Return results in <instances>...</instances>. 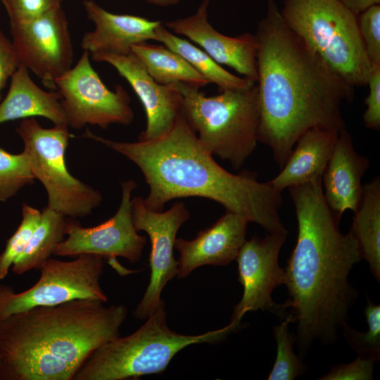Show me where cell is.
Returning <instances> with one entry per match:
<instances>
[{"mask_svg": "<svg viewBox=\"0 0 380 380\" xmlns=\"http://www.w3.org/2000/svg\"><path fill=\"white\" fill-rule=\"evenodd\" d=\"M147 4L159 7H169L178 4L181 0H145Z\"/></svg>", "mask_w": 380, "mask_h": 380, "instance_id": "obj_36", "label": "cell"}, {"mask_svg": "<svg viewBox=\"0 0 380 380\" xmlns=\"http://www.w3.org/2000/svg\"><path fill=\"white\" fill-rule=\"evenodd\" d=\"M292 323L288 315L285 319L273 329L277 343V355L268 380H293L303 375L307 367L293 351L296 336L290 332Z\"/></svg>", "mask_w": 380, "mask_h": 380, "instance_id": "obj_26", "label": "cell"}, {"mask_svg": "<svg viewBox=\"0 0 380 380\" xmlns=\"http://www.w3.org/2000/svg\"><path fill=\"white\" fill-rule=\"evenodd\" d=\"M372 358L357 355L355 360L348 364L334 366L321 380H371L373 379L374 365Z\"/></svg>", "mask_w": 380, "mask_h": 380, "instance_id": "obj_32", "label": "cell"}, {"mask_svg": "<svg viewBox=\"0 0 380 380\" xmlns=\"http://www.w3.org/2000/svg\"><path fill=\"white\" fill-rule=\"evenodd\" d=\"M369 166L368 158L356 151L346 129L339 131L322 179L324 198L338 221L346 210H357L362 196V178Z\"/></svg>", "mask_w": 380, "mask_h": 380, "instance_id": "obj_19", "label": "cell"}, {"mask_svg": "<svg viewBox=\"0 0 380 380\" xmlns=\"http://www.w3.org/2000/svg\"><path fill=\"white\" fill-rule=\"evenodd\" d=\"M210 2L203 0L194 14L163 24L169 30L187 37L200 46L218 64L229 66L257 82L258 42L255 34L243 33L232 37L219 32L208 21Z\"/></svg>", "mask_w": 380, "mask_h": 380, "instance_id": "obj_16", "label": "cell"}, {"mask_svg": "<svg viewBox=\"0 0 380 380\" xmlns=\"http://www.w3.org/2000/svg\"><path fill=\"white\" fill-rule=\"evenodd\" d=\"M42 212L23 203L22 221L14 234L8 239L0 254V280L4 279L15 260L23 253L39 223Z\"/></svg>", "mask_w": 380, "mask_h": 380, "instance_id": "obj_29", "label": "cell"}, {"mask_svg": "<svg viewBox=\"0 0 380 380\" xmlns=\"http://www.w3.org/2000/svg\"><path fill=\"white\" fill-rule=\"evenodd\" d=\"M70 220L47 206L44 208L39 223L27 247L11 266L12 272L21 275L31 270H39L65 239Z\"/></svg>", "mask_w": 380, "mask_h": 380, "instance_id": "obj_25", "label": "cell"}, {"mask_svg": "<svg viewBox=\"0 0 380 380\" xmlns=\"http://www.w3.org/2000/svg\"><path fill=\"white\" fill-rule=\"evenodd\" d=\"M103 258L81 254L72 260L49 258L39 268L38 281L28 289L16 293L0 284V320L36 307L53 306L77 299L108 301L100 279Z\"/></svg>", "mask_w": 380, "mask_h": 380, "instance_id": "obj_9", "label": "cell"}, {"mask_svg": "<svg viewBox=\"0 0 380 380\" xmlns=\"http://www.w3.org/2000/svg\"><path fill=\"white\" fill-rule=\"evenodd\" d=\"M182 94L180 113L213 156L240 169L258 141L260 109L257 83L207 96L199 88L172 84Z\"/></svg>", "mask_w": 380, "mask_h": 380, "instance_id": "obj_6", "label": "cell"}, {"mask_svg": "<svg viewBox=\"0 0 380 380\" xmlns=\"http://www.w3.org/2000/svg\"><path fill=\"white\" fill-rule=\"evenodd\" d=\"M156 41L184 58L210 83L217 85L219 92L245 89L255 83L247 77H240L224 69L205 51L182 37L175 35L162 23L156 29Z\"/></svg>", "mask_w": 380, "mask_h": 380, "instance_id": "obj_24", "label": "cell"}, {"mask_svg": "<svg viewBox=\"0 0 380 380\" xmlns=\"http://www.w3.org/2000/svg\"><path fill=\"white\" fill-rule=\"evenodd\" d=\"M96 62H105L115 68L130 84L144 108L146 127L139 136L140 141H148L167 133L180 113L182 96L172 84L157 83L133 53L118 55L106 52L91 53Z\"/></svg>", "mask_w": 380, "mask_h": 380, "instance_id": "obj_15", "label": "cell"}, {"mask_svg": "<svg viewBox=\"0 0 380 380\" xmlns=\"http://www.w3.org/2000/svg\"><path fill=\"white\" fill-rule=\"evenodd\" d=\"M90 53L83 51L76 65L55 83L68 127L80 129L87 125L107 129L110 125H130L134 113L126 89L117 84L110 90L93 68Z\"/></svg>", "mask_w": 380, "mask_h": 380, "instance_id": "obj_10", "label": "cell"}, {"mask_svg": "<svg viewBox=\"0 0 380 380\" xmlns=\"http://www.w3.org/2000/svg\"><path fill=\"white\" fill-rule=\"evenodd\" d=\"M322 179L288 189L298 236L284 269L289 296L279 311L291 309L289 315L296 323L295 343L302 357L315 342L334 343L348 324L358 296L348 277L362 260L351 232H340L324 198Z\"/></svg>", "mask_w": 380, "mask_h": 380, "instance_id": "obj_2", "label": "cell"}, {"mask_svg": "<svg viewBox=\"0 0 380 380\" xmlns=\"http://www.w3.org/2000/svg\"><path fill=\"white\" fill-rule=\"evenodd\" d=\"M11 42L20 64L50 90L72 67L73 46L62 7L37 18L10 23Z\"/></svg>", "mask_w": 380, "mask_h": 380, "instance_id": "obj_11", "label": "cell"}, {"mask_svg": "<svg viewBox=\"0 0 380 380\" xmlns=\"http://www.w3.org/2000/svg\"><path fill=\"white\" fill-rule=\"evenodd\" d=\"M368 329L361 332L346 324L341 330L348 344L358 355L377 361L380 357V306L369 299L365 308Z\"/></svg>", "mask_w": 380, "mask_h": 380, "instance_id": "obj_28", "label": "cell"}, {"mask_svg": "<svg viewBox=\"0 0 380 380\" xmlns=\"http://www.w3.org/2000/svg\"><path fill=\"white\" fill-rule=\"evenodd\" d=\"M248 224L241 216L226 211L194 239H176L175 248L179 253L177 276L185 278L201 266H223L236 260L246 240Z\"/></svg>", "mask_w": 380, "mask_h": 380, "instance_id": "obj_17", "label": "cell"}, {"mask_svg": "<svg viewBox=\"0 0 380 380\" xmlns=\"http://www.w3.org/2000/svg\"><path fill=\"white\" fill-rule=\"evenodd\" d=\"M121 187V202L115 215L92 227H84L80 222L70 220L66 238L57 245L53 255L92 254L109 259L122 257L130 263L139 261L147 239L139 234L132 217L131 196L137 183L129 179L122 182Z\"/></svg>", "mask_w": 380, "mask_h": 380, "instance_id": "obj_13", "label": "cell"}, {"mask_svg": "<svg viewBox=\"0 0 380 380\" xmlns=\"http://www.w3.org/2000/svg\"><path fill=\"white\" fill-rule=\"evenodd\" d=\"M83 6L95 27L83 35L80 45L83 51L91 54L106 52L127 55L132 53V46L156 41V29L162 23L138 15L113 13L94 0L83 1Z\"/></svg>", "mask_w": 380, "mask_h": 380, "instance_id": "obj_18", "label": "cell"}, {"mask_svg": "<svg viewBox=\"0 0 380 380\" xmlns=\"http://www.w3.org/2000/svg\"><path fill=\"white\" fill-rule=\"evenodd\" d=\"M267 1L266 14L255 34L258 139L271 149L281 168L308 129L346 128L341 106L353 100L355 87L286 25L274 0Z\"/></svg>", "mask_w": 380, "mask_h": 380, "instance_id": "obj_1", "label": "cell"}, {"mask_svg": "<svg viewBox=\"0 0 380 380\" xmlns=\"http://www.w3.org/2000/svg\"><path fill=\"white\" fill-rule=\"evenodd\" d=\"M358 27L366 53L372 64L380 65V5L358 15Z\"/></svg>", "mask_w": 380, "mask_h": 380, "instance_id": "obj_30", "label": "cell"}, {"mask_svg": "<svg viewBox=\"0 0 380 380\" xmlns=\"http://www.w3.org/2000/svg\"><path fill=\"white\" fill-rule=\"evenodd\" d=\"M77 299L0 320V380H73L103 344L120 336L123 305Z\"/></svg>", "mask_w": 380, "mask_h": 380, "instance_id": "obj_4", "label": "cell"}, {"mask_svg": "<svg viewBox=\"0 0 380 380\" xmlns=\"http://www.w3.org/2000/svg\"><path fill=\"white\" fill-rule=\"evenodd\" d=\"M287 234L288 232H268L262 239L253 236L245 241L236 259L243 296L234 307L231 321L240 324L251 311H278L279 305L273 301L272 293L285 282L279 255Z\"/></svg>", "mask_w": 380, "mask_h": 380, "instance_id": "obj_14", "label": "cell"}, {"mask_svg": "<svg viewBox=\"0 0 380 380\" xmlns=\"http://www.w3.org/2000/svg\"><path fill=\"white\" fill-rule=\"evenodd\" d=\"M32 174L47 194V207L67 217L91 215L102 202L101 192L68 171L65 152L72 137L66 125L43 127L35 118L21 120L16 128Z\"/></svg>", "mask_w": 380, "mask_h": 380, "instance_id": "obj_8", "label": "cell"}, {"mask_svg": "<svg viewBox=\"0 0 380 380\" xmlns=\"http://www.w3.org/2000/svg\"><path fill=\"white\" fill-rule=\"evenodd\" d=\"M286 25L345 82L367 84L373 64L362 42L358 15L339 0H284Z\"/></svg>", "mask_w": 380, "mask_h": 380, "instance_id": "obj_7", "label": "cell"}, {"mask_svg": "<svg viewBox=\"0 0 380 380\" xmlns=\"http://www.w3.org/2000/svg\"><path fill=\"white\" fill-rule=\"evenodd\" d=\"M35 177L23 152L11 153L0 148V202H6Z\"/></svg>", "mask_w": 380, "mask_h": 380, "instance_id": "obj_27", "label": "cell"}, {"mask_svg": "<svg viewBox=\"0 0 380 380\" xmlns=\"http://www.w3.org/2000/svg\"><path fill=\"white\" fill-rule=\"evenodd\" d=\"M338 131L313 127L298 139L281 172L269 183L279 192L322 177Z\"/></svg>", "mask_w": 380, "mask_h": 380, "instance_id": "obj_20", "label": "cell"}, {"mask_svg": "<svg viewBox=\"0 0 380 380\" xmlns=\"http://www.w3.org/2000/svg\"><path fill=\"white\" fill-rule=\"evenodd\" d=\"M350 232L362 259L373 277L380 281V178L374 177L362 187L360 203L354 213Z\"/></svg>", "mask_w": 380, "mask_h": 380, "instance_id": "obj_22", "label": "cell"}, {"mask_svg": "<svg viewBox=\"0 0 380 380\" xmlns=\"http://www.w3.org/2000/svg\"><path fill=\"white\" fill-rule=\"evenodd\" d=\"M20 65L11 40L0 30V102L3 89Z\"/></svg>", "mask_w": 380, "mask_h": 380, "instance_id": "obj_34", "label": "cell"}, {"mask_svg": "<svg viewBox=\"0 0 380 380\" xmlns=\"http://www.w3.org/2000/svg\"><path fill=\"white\" fill-rule=\"evenodd\" d=\"M152 78L162 85L182 82L201 88L209 81L184 58L164 45L144 42L132 47Z\"/></svg>", "mask_w": 380, "mask_h": 380, "instance_id": "obj_23", "label": "cell"}, {"mask_svg": "<svg viewBox=\"0 0 380 380\" xmlns=\"http://www.w3.org/2000/svg\"><path fill=\"white\" fill-rule=\"evenodd\" d=\"M81 137L102 144L139 168L149 186L144 203L151 210L162 211L173 199L202 197L267 232H288L279 215L281 193L269 182H258L253 172L236 175L221 167L180 113L167 133L152 140L117 141L98 136L89 128Z\"/></svg>", "mask_w": 380, "mask_h": 380, "instance_id": "obj_3", "label": "cell"}, {"mask_svg": "<svg viewBox=\"0 0 380 380\" xmlns=\"http://www.w3.org/2000/svg\"><path fill=\"white\" fill-rule=\"evenodd\" d=\"M369 94L365 100L366 109L362 115L365 127L380 129V65L373 64L368 77Z\"/></svg>", "mask_w": 380, "mask_h": 380, "instance_id": "obj_33", "label": "cell"}, {"mask_svg": "<svg viewBox=\"0 0 380 380\" xmlns=\"http://www.w3.org/2000/svg\"><path fill=\"white\" fill-rule=\"evenodd\" d=\"M10 23L31 20L62 7L63 0H0Z\"/></svg>", "mask_w": 380, "mask_h": 380, "instance_id": "obj_31", "label": "cell"}, {"mask_svg": "<svg viewBox=\"0 0 380 380\" xmlns=\"http://www.w3.org/2000/svg\"><path fill=\"white\" fill-rule=\"evenodd\" d=\"M6 97L0 102V125L18 119L44 117L54 125H66L61 104V95L56 90L45 91L37 86L23 65L10 80Z\"/></svg>", "mask_w": 380, "mask_h": 380, "instance_id": "obj_21", "label": "cell"}, {"mask_svg": "<svg viewBox=\"0 0 380 380\" xmlns=\"http://www.w3.org/2000/svg\"><path fill=\"white\" fill-rule=\"evenodd\" d=\"M239 327L231 321L224 327L202 334H181L168 327L163 305L134 333L118 336L96 350L73 380H125L160 374L186 346L217 343Z\"/></svg>", "mask_w": 380, "mask_h": 380, "instance_id": "obj_5", "label": "cell"}, {"mask_svg": "<svg viewBox=\"0 0 380 380\" xmlns=\"http://www.w3.org/2000/svg\"><path fill=\"white\" fill-rule=\"evenodd\" d=\"M345 6L358 15L369 7L379 4L380 0H339Z\"/></svg>", "mask_w": 380, "mask_h": 380, "instance_id": "obj_35", "label": "cell"}, {"mask_svg": "<svg viewBox=\"0 0 380 380\" xmlns=\"http://www.w3.org/2000/svg\"><path fill=\"white\" fill-rule=\"evenodd\" d=\"M131 211L135 229L145 232L151 243L149 284L133 312L134 317L145 319L165 305L160 298L162 291L177 275V260L173 249L177 233L189 219L190 213L183 202H175L165 212L151 210L145 205L141 196L131 199Z\"/></svg>", "mask_w": 380, "mask_h": 380, "instance_id": "obj_12", "label": "cell"}]
</instances>
